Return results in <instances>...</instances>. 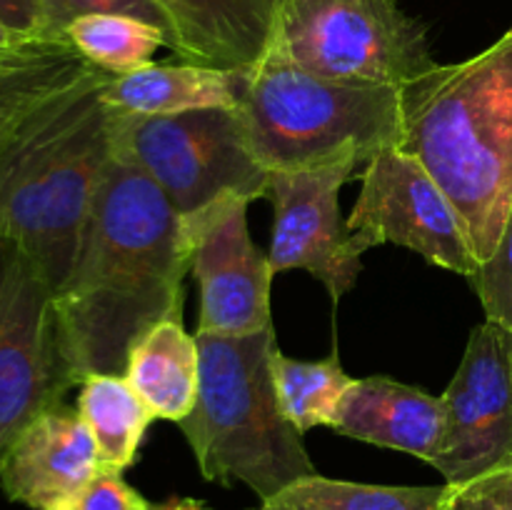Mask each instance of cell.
<instances>
[{"label": "cell", "mask_w": 512, "mask_h": 510, "mask_svg": "<svg viewBox=\"0 0 512 510\" xmlns=\"http://www.w3.org/2000/svg\"><path fill=\"white\" fill-rule=\"evenodd\" d=\"M353 380L338 355L305 363L288 358L280 348L273 353V383L280 408L303 435L318 425H333L340 400Z\"/></svg>", "instance_id": "cell-21"}, {"label": "cell", "mask_w": 512, "mask_h": 510, "mask_svg": "<svg viewBox=\"0 0 512 510\" xmlns=\"http://www.w3.org/2000/svg\"><path fill=\"white\" fill-rule=\"evenodd\" d=\"M345 225L363 253L375 245H403L465 278L480 265L455 205L423 163L400 148L365 163L358 203Z\"/></svg>", "instance_id": "cell-9"}, {"label": "cell", "mask_w": 512, "mask_h": 510, "mask_svg": "<svg viewBox=\"0 0 512 510\" xmlns=\"http://www.w3.org/2000/svg\"><path fill=\"white\" fill-rule=\"evenodd\" d=\"M443 403V443L430 465L445 483L512 465V333L490 320L470 333Z\"/></svg>", "instance_id": "cell-10"}, {"label": "cell", "mask_w": 512, "mask_h": 510, "mask_svg": "<svg viewBox=\"0 0 512 510\" xmlns=\"http://www.w3.org/2000/svg\"><path fill=\"white\" fill-rule=\"evenodd\" d=\"M245 198H223L183 218L200 288V335H250L273 325V268L248 230Z\"/></svg>", "instance_id": "cell-11"}, {"label": "cell", "mask_w": 512, "mask_h": 510, "mask_svg": "<svg viewBox=\"0 0 512 510\" xmlns=\"http://www.w3.org/2000/svg\"><path fill=\"white\" fill-rule=\"evenodd\" d=\"M440 510H512V465L490 470L468 483H445Z\"/></svg>", "instance_id": "cell-25"}, {"label": "cell", "mask_w": 512, "mask_h": 510, "mask_svg": "<svg viewBox=\"0 0 512 510\" xmlns=\"http://www.w3.org/2000/svg\"><path fill=\"white\" fill-rule=\"evenodd\" d=\"M65 40L95 68L113 75L133 73L153 63L158 48H170L168 35L130 15H83L65 30Z\"/></svg>", "instance_id": "cell-22"}, {"label": "cell", "mask_w": 512, "mask_h": 510, "mask_svg": "<svg viewBox=\"0 0 512 510\" xmlns=\"http://www.w3.org/2000/svg\"><path fill=\"white\" fill-rule=\"evenodd\" d=\"M100 455L78 408L65 403L30 420L0 458V488L13 503L60 510L98 475Z\"/></svg>", "instance_id": "cell-13"}, {"label": "cell", "mask_w": 512, "mask_h": 510, "mask_svg": "<svg viewBox=\"0 0 512 510\" xmlns=\"http://www.w3.org/2000/svg\"><path fill=\"white\" fill-rule=\"evenodd\" d=\"M78 388V413L98 445L100 468L123 473L135 463L153 413L125 375L93 373Z\"/></svg>", "instance_id": "cell-19"}, {"label": "cell", "mask_w": 512, "mask_h": 510, "mask_svg": "<svg viewBox=\"0 0 512 510\" xmlns=\"http://www.w3.org/2000/svg\"><path fill=\"white\" fill-rule=\"evenodd\" d=\"M238 113L253 158L270 173L335 163H370L398 148V85H355L318 78L275 53L240 70Z\"/></svg>", "instance_id": "cell-5"}, {"label": "cell", "mask_w": 512, "mask_h": 510, "mask_svg": "<svg viewBox=\"0 0 512 510\" xmlns=\"http://www.w3.org/2000/svg\"><path fill=\"white\" fill-rule=\"evenodd\" d=\"M113 73L90 68L35 105L0 143V238L18 243L58 293L115 153Z\"/></svg>", "instance_id": "cell-2"}, {"label": "cell", "mask_w": 512, "mask_h": 510, "mask_svg": "<svg viewBox=\"0 0 512 510\" xmlns=\"http://www.w3.org/2000/svg\"><path fill=\"white\" fill-rule=\"evenodd\" d=\"M125 378L153 418L180 423L193 410L200 385V353L183 320H163L133 345Z\"/></svg>", "instance_id": "cell-17"}, {"label": "cell", "mask_w": 512, "mask_h": 510, "mask_svg": "<svg viewBox=\"0 0 512 510\" xmlns=\"http://www.w3.org/2000/svg\"><path fill=\"white\" fill-rule=\"evenodd\" d=\"M153 503L123 480V473L100 468L98 475L60 510H150Z\"/></svg>", "instance_id": "cell-26"}, {"label": "cell", "mask_w": 512, "mask_h": 510, "mask_svg": "<svg viewBox=\"0 0 512 510\" xmlns=\"http://www.w3.org/2000/svg\"><path fill=\"white\" fill-rule=\"evenodd\" d=\"M190 270L183 215L115 150L80 233L73 270L55 293L78 378L125 375L133 345L163 320H183Z\"/></svg>", "instance_id": "cell-1"}, {"label": "cell", "mask_w": 512, "mask_h": 510, "mask_svg": "<svg viewBox=\"0 0 512 510\" xmlns=\"http://www.w3.org/2000/svg\"><path fill=\"white\" fill-rule=\"evenodd\" d=\"M400 120L398 148L443 188L478 260L490 258L512 208V30L400 85Z\"/></svg>", "instance_id": "cell-3"}, {"label": "cell", "mask_w": 512, "mask_h": 510, "mask_svg": "<svg viewBox=\"0 0 512 510\" xmlns=\"http://www.w3.org/2000/svg\"><path fill=\"white\" fill-rule=\"evenodd\" d=\"M445 485H368L315 473L285 485L258 510H440Z\"/></svg>", "instance_id": "cell-20"}, {"label": "cell", "mask_w": 512, "mask_h": 510, "mask_svg": "<svg viewBox=\"0 0 512 510\" xmlns=\"http://www.w3.org/2000/svg\"><path fill=\"white\" fill-rule=\"evenodd\" d=\"M200 385L180 430L205 480L243 483L273 498L285 485L315 475L303 433L285 418L273 383L275 328L250 335H200Z\"/></svg>", "instance_id": "cell-4"}, {"label": "cell", "mask_w": 512, "mask_h": 510, "mask_svg": "<svg viewBox=\"0 0 512 510\" xmlns=\"http://www.w3.org/2000/svg\"><path fill=\"white\" fill-rule=\"evenodd\" d=\"M115 150L138 165L183 218L223 198H265L270 170L250 153L235 108L123 115Z\"/></svg>", "instance_id": "cell-7"}, {"label": "cell", "mask_w": 512, "mask_h": 510, "mask_svg": "<svg viewBox=\"0 0 512 510\" xmlns=\"http://www.w3.org/2000/svg\"><path fill=\"white\" fill-rule=\"evenodd\" d=\"M330 428L345 438L433 463L445 433L443 395H430L385 375H370L353 380L345 390Z\"/></svg>", "instance_id": "cell-14"}, {"label": "cell", "mask_w": 512, "mask_h": 510, "mask_svg": "<svg viewBox=\"0 0 512 510\" xmlns=\"http://www.w3.org/2000/svg\"><path fill=\"white\" fill-rule=\"evenodd\" d=\"M490 323L512 333V208L490 258L480 260L473 278Z\"/></svg>", "instance_id": "cell-24"}, {"label": "cell", "mask_w": 512, "mask_h": 510, "mask_svg": "<svg viewBox=\"0 0 512 510\" xmlns=\"http://www.w3.org/2000/svg\"><path fill=\"white\" fill-rule=\"evenodd\" d=\"M270 48L295 68L355 85H405L435 68L428 30L398 0H280Z\"/></svg>", "instance_id": "cell-6"}, {"label": "cell", "mask_w": 512, "mask_h": 510, "mask_svg": "<svg viewBox=\"0 0 512 510\" xmlns=\"http://www.w3.org/2000/svg\"><path fill=\"white\" fill-rule=\"evenodd\" d=\"M0 20L20 38H43L38 0H0Z\"/></svg>", "instance_id": "cell-27"}, {"label": "cell", "mask_w": 512, "mask_h": 510, "mask_svg": "<svg viewBox=\"0 0 512 510\" xmlns=\"http://www.w3.org/2000/svg\"><path fill=\"white\" fill-rule=\"evenodd\" d=\"M90 65L68 40L28 38L0 50V143L38 103L88 73Z\"/></svg>", "instance_id": "cell-18"}, {"label": "cell", "mask_w": 512, "mask_h": 510, "mask_svg": "<svg viewBox=\"0 0 512 510\" xmlns=\"http://www.w3.org/2000/svg\"><path fill=\"white\" fill-rule=\"evenodd\" d=\"M40 5V35L50 40H65V30L73 20L83 15L113 13V15H130V18L145 20L163 30L170 40V50L175 48L173 28L163 10L158 8L155 0H38Z\"/></svg>", "instance_id": "cell-23"}, {"label": "cell", "mask_w": 512, "mask_h": 510, "mask_svg": "<svg viewBox=\"0 0 512 510\" xmlns=\"http://www.w3.org/2000/svg\"><path fill=\"white\" fill-rule=\"evenodd\" d=\"M175 510H210V508H205V505L198 503V500L185 498V500H175Z\"/></svg>", "instance_id": "cell-29"}, {"label": "cell", "mask_w": 512, "mask_h": 510, "mask_svg": "<svg viewBox=\"0 0 512 510\" xmlns=\"http://www.w3.org/2000/svg\"><path fill=\"white\" fill-rule=\"evenodd\" d=\"M75 385L55 288L18 243L0 238V458Z\"/></svg>", "instance_id": "cell-8"}, {"label": "cell", "mask_w": 512, "mask_h": 510, "mask_svg": "<svg viewBox=\"0 0 512 510\" xmlns=\"http://www.w3.org/2000/svg\"><path fill=\"white\" fill-rule=\"evenodd\" d=\"M173 28L178 60L218 70H245L275 40L280 0H155Z\"/></svg>", "instance_id": "cell-15"}, {"label": "cell", "mask_w": 512, "mask_h": 510, "mask_svg": "<svg viewBox=\"0 0 512 510\" xmlns=\"http://www.w3.org/2000/svg\"><path fill=\"white\" fill-rule=\"evenodd\" d=\"M510 30H512V28H510Z\"/></svg>", "instance_id": "cell-31"}, {"label": "cell", "mask_w": 512, "mask_h": 510, "mask_svg": "<svg viewBox=\"0 0 512 510\" xmlns=\"http://www.w3.org/2000/svg\"><path fill=\"white\" fill-rule=\"evenodd\" d=\"M150 510H175V500H168V503H160V505H153Z\"/></svg>", "instance_id": "cell-30"}, {"label": "cell", "mask_w": 512, "mask_h": 510, "mask_svg": "<svg viewBox=\"0 0 512 510\" xmlns=\"http://www.w3.org/2000/svg\"><path fill=\"white\" fill-rule=\"evenodd\" d=\"M240 70L193 63H150L105 85V100L123 115H178L205 108H235Z\"/></svg>", "instance_id": "cell-16"}, {"label": "cell", "mask_w": 512, "mask_h": 510, "mask_svg": "<svg viewBox=\"0 0 512 510\" xmlns=\"http://www.w3.org/2000/svg\"><path fill=\"white\" fill-rule=\"evenodd\" d=\"M20 40H28V38H20L18 33H13V30H10L8 25H5L3 20H0V50L13 48V45H18Z\"/></svg>", "instance_id": "cell-28"}, {"label": "cell", "mask_w": 512, "mask_h": 510, "mask_svg": "<svg viewBox=\"0 0 512 510\" xmlns=\"http://www.w3.org/2000/svg\"><path fill=\"white\" fill-rule=\"evenodd\" d=\"M355 163L270 173L265 198L273 203L270 268L308 270L338 303L363 273V250L340 213V188L353 178Z\"/></svg>", "instance_id": "cell-12"}]
</instances>
